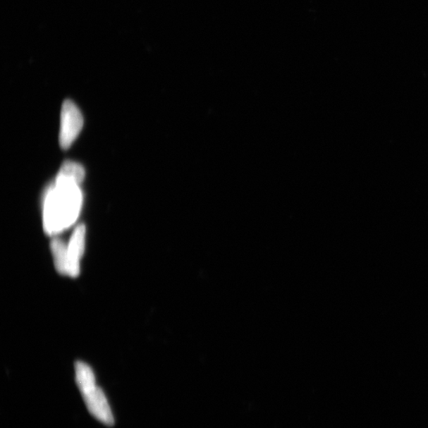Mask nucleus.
<instances>
[{"instance_id": "obj_1", "label": "nucleus", "mask_w": 428, "mask_h": 428, "mask_svg": "<svg viewBox=\"0 0 428 428\" xmlns=\"http://www.w3.org/2000/svg\"><path fill=\"white\" fill-rule=\"evenodd\" d=\"M82 200L79 184L56 176L44 196V231L55 235L73 225L80 214Z\"/></svg>"}, {"instance_id": "obj_2", "label": "nucleus", "mask_w": 428, "mask_h": 428, "mask_svg": "<svg viewBox=\"0 0 428 428\" xmlns=\"http://www.w3.org/2000/svg\"><path fill=\"white\" fill-rule=\"evenodd\" d=\"M75 380L89 412L106 426H113L114 419L106 396L97 384L92 369L82 362L75 363Z\"/></svg>"}, {"instance_id": "obj_3", "label": "nucleus", "mask_w": 428, "mask_h": 428, "mask_svg": "<svg viewBox=\"0 0 428 428\" xmlns=\"http://www.w3.org/2000/svg\"><path fill=\"white\" fill-rule=\"evenodd\" d=\"M84 118L79 108L73 101L66 100L63 104L61 113V128L59 142L63 149H68L78 138Z\"/></svg>"}, {"instance_id": "obj_4", "label": "nucleus", "mask_w": 428, "mask_h": 428, "mask_svg": "<svg viewBox=\"0 0 428 428\" xmlns=\"http://www.w3.org/2000/svg\"><path fill=\"white\" fill-rule=\"evenodd\" d=\"M86 228L79 225L75 228L68 245V273L70 277H78L80 274V259L85 252Z\"/></svg>"}, {"instance_id": "obj_5", "label": "nucleus", "mask_w": 428, "mask_h": 428, "mask_svg": "<svg viewBox=\"0 0 428 428\" xmlns=\"http://www.w3.org/2000/svg\"><path fill=\"white\" fill-rule=\"evenodd\" d=\"M54 264L57 271L62 274L68 273V245L60 239L55 238L51 242Z\"/></svg>"}, {"instance_id": "obj_6", "label": "nucleus", "mask_w": 428, "mask_h": 428, "mask_svg": "<svg viewBox=\"0 0 428 428\" xmlns=\"http://www.w3.org/2000/svg\"><path fill=\"white\" fill-rule=\"evenodd\" d=\"M85 176V169L82 166L73 161H66L63 164L57 177L66 178L78 184L84 181Z\"/></svg>"}]
</instances>
